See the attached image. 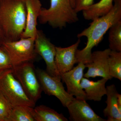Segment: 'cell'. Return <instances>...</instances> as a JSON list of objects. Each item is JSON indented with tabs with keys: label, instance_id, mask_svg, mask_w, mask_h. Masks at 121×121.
Wrapping results in <instances>:
<instances>
[{
	"label": "cell",
	"instance_id": "1",
	"mask_svg": "<svg viewBox=\"0 0 121 121\" xmlns=\"http://www.w3.org/2000/svg\"><path fill=\"white\" fill-rule=\"evenodd\" d=\"M112 8L107 14L95 19L87 28L78 34L80 38L85 36L87 42L85 47L78 50L76 53L77 63L89 62L92 55V49L97 46L103 39L105 34L114 24L121 20V0H113Z\"/></svg>",
	"mask_w": 121,
	"mask_h": 121
},
{
	"label": "cell",
	"instance_id": "2",
	"mask_svg": "<svg viewBox=\"0 0 121 121\" xmlns=\"http://www.w3.org/2000/svg\"><path fill=\"white\" fill-rule=\"evenodd\" d=\"M26 21L24 0L0 1V27L5 41H15L21 38Z\"/></svg>",
	"mask_w": 121,
	"mask_h": 121
},
{
	"label": "cell",
	"instance_id": "3",
	"mask_svg": "<svg viewBox=\"0 0 121 121\" xmlns=\"http://www.w3.org/2000/svg\"><path fill=\"white\" fill-rule=\"evenodd\" d=\"M77 13L70 0H50V8H42L39 19L40 24L48 23L53 28L61 29L67 24L78 22Z\"/></svg>",
	"mask_w": 121,
	"mask_h": 121
},
{
	"label": "cell",
	"instance_id": "4",
	"mask_svg": "<svg viewBox=\"0 0 121 121\" xmlns=\"http://www.w3.org/2000/svg\"><path fill=\"white\" fill-rule=\"evenodd\" d=\"M0 93L12 106L35 107L36 103L28 97L22 85L15 77L12 68L0 75Z\"/></svg>",
	"mask_w": 121,
	"mask_h": 121
},
{
	"label": "cell",
	"instance_id": "5",
	"mask_svg": "<svg viewBox=\"0 0 121 121\" xmlns=\"http://www.w3.org/2000/svg\"><path fill=\"white\" fill-rule=\"evenodd\" d=\"M12 70L28 97L36 103L41 98L43 90L33 62H26L13 67Z\"/></svg>",
	"mask_w": 121,
	"mask_h": 121
},
{
	"label": "cell",
	"instance_id": "6",
	"mask_svg": "<svg viewBox=\"0 0 121 121\" xmlns=\"http://www.w3.org/2000/svg\"><path fill=\"white\" fill-rule=\"evenodd\" d=\"M35 38L21 37L15 41H5L2 44L8 54L13 67L24 63L33 62L37 57Z\"/></svg>",
	"mask_w": 121,
	"mask_h": 121
},
{
	"label": "cell",
	"instance_id": "7",
	"mask_svg": "<svg viewBox=\"0 0 121 121\" xmlns=\"http://www.w3.org/2000/svg\"><path fill=\"white\" fill-rule=\"evenodd\" d=\"M36 72L43 91L48 95L56 97L64 107H67L75 98L65 90L61 77L52 76L39 68L36 69Z\"/></svg>",
	"mask_w": 121,
	"mask_h": 121
},
{
	"label": "cell",
	"instance_id": "8",
	"mask_svg": "<svg viewBox=\"0 0 121 121\" xmlns=\"http://www.w3.org/2000/svg\"><path fill=\"white\" fill-rule=\"evenodd\" d=\"M35 47L36 52L45 61L46 71L48 73L52 76L60 77L55 64L56 47L47 38L41 30L37 29L35 38Z\"/></svg>",
	"mask_w": 121,
	"mask_h": 121
},
{
	"label": "cell",
	"instance_id": "9",
	"mask_svg": "<svg viewBox=\"0 0 121 121\" xmlns=\"http://www.w3.org/2000/svg\"><path fill=\"white\" fill-rule=\"evenodd\" d=\"M111 50L107 48L103 51H98L92 52L90 60L85 64L88 68L84 78H89L100 77L111 80L109 71V58Z\"/></svg>",
	"mask_w": 121,
	"mask_h": 121
},
{
	"label": "cell",
	"instance_id": "10",
	"mask_svg": "<svg viewBox=\"0 0 121 121\" xmlns=\"http://www.w3.org/2000/svg\"><path fill=\"white\" fill-rule=\"evenodd\" d=\"M86 68L85 64L82 62L70 70L60 74L61 80L66 85L67 93L75 98L86 101V95L81 87V80L83 77V72Z\"/></svg>",
	"mask_w": 121,
	"mask_h": 121
},
{
	"label": "cell",
	"instance_id": "11",
	"mask_svg": "<svg viewBox=\"0 0 121 121\" xmlns=\"http://www.w3.org/2000/svg\"><path fill=\"white\" fill-rule=\"evenodd\" d=\"M86 101L75 98L67 106L70 121H107L95 113Z\"/></svg>",
	"mask_w": 121,
	"mask_h": 121
},
{
	"label": "cell",
	"instance_id": "12",
	"mask_svg": "<svg viewBox=\"0 0 121 121\" xmlns=\"http://www.w3.org/2000/svg\"><path fill=\"white\" fill-rule=\"evenodd\" d=\"M80 42L79 39L75 43L68 47H56L55 64L60 74L70 70L77 63L76 53Z\"/></svg>",
	"mask_w": 121,
	"mask_h": 121
},
{
	"label": "cell",
	"instance_id": "13",
	"mask_svg": "<svg viewBox=\"0 0 121 121\" xmlns=\"http://www.w3.org/2000/svg\"><path fill=\"white\" fill-rule=\"evenodd\" d=\"M26 11V26L22 34L23 38H35L37 29V21L42 8L40 0H24Z\"/></svg>",
	"mask_w": 121,
	"mask_h": 121
},
{
	"label": "cell",
	"instance_id": "14",
	"mask_svg": "<svg viewBox=\"0 0 121 121\" xmlns=\"http://www.w3.org/2000/svg\"><path fill=\"white\" fill-rule=\"evenodd\" d=\"M108 80L106 78H102L94 82L83 77L80 84L86 93L87 100L101 101L103 97L106 94L105 84Z\"/></svg>",
	"mask_w": 121,
	"mask_h": 121
},
{
	"label": "cell",
	"instance_id": "15",
	"mask_svg": "<svg viewBox=\"0 0 121 121\" xmlns=\"http://www.w3.org/2000/svg\"><path fill=\"white\" fill-rule=\"evenodd\" d=\"M107 106L103 110L104 116L107 117V121H121V112L119 111L118 104V94L114 84L106 87Z\"/></svg>",
	"mask_w": 121,
	"mask_h": 121
},
{
	"label": "cell",
	"instance_id": "16",
	"mask_svg": "<svg viewBox=\"0 0 121 121\" xmlns=\"http://www.w3.org/2000/svg\"><path fill=\"white\" fill-rule=\"evenodd\" d=\"M113 0H100L82 11L83 17L87 20H92L107 14L112 8Z\"/></svg>",
	"mask_w": 121,
	"mask_h": 121
},
{
	"label": "cell",
	"instance_id": "17",
	"mask_svg": "<svg viewBox=\"0 0 121 121\" xmlns=\"http://www.w3.org/2000/svg\"><path fill=\"white\" fill-rule=\"evenodd\" d=\"M32 114L36 121H68L62 114L59 113L53 109L44 105L33 108Z\"/></svg>",
	"mask_w": 121,
	"mask_h": 121
},
{
	"label": "cell",
	"instance_id": "18",
	"mask_svg": "<svg viewBox=\"0 0 121 121\" xmlns=\"http://www.w3.org/2000/svg\"><path fill=\"white\" fill-rule=\"evenodd\" d=\"M33 109L27 106L14 107L7 121H35L32 114Z\"/></svg>",
	"mask_w": 121,
	"mask_h": 121
},
{
	"label": "cell",
	"instance_id": "19",
	"mask_svg": "<svg viewBox=\"0 0 121 121\" xmlns=\"http://www.w3.org/2000/svg\"><path fill=\"white\" fill-rule=\"evenodd\" d=\"M109 29V48L111 51L121 52V20L114 24Z\"/></svg>",
	"mask_w": 121,
	"mask_h": 121
},
{
	"label": "cell",
	"instance_id": "20",
	"mask_svg": "<svg viewBox=\"0 0 121 121\" xmlns=\"http://www.w3.org/2000/svg\"><path fill=\"white\" fill-rule=\"evenodd\" d=\"M109 66L111 76L121 80V52L111 51Z\"/></svg>",
	"mask_w": 121,
	"mask_h": 121
},
{
	"label": "cell",
	"instance_id": "21",
	"mask_svg": "<svg viewBox=\"0 0 121 121\" xmlns=\"http://www.w3.org/2000/svg\"><path fill=\"white\" fill-rule=\"evenodd\" d=\"M13 107L0 93V121H7Z\"/></svg>",
	"mask_w": 121,
	"mask_h": 121
},
{
	"label": "cell",
	"instance_id": "22",
	"mask_svg": "<svg viewBox=\"0 0 121 121\" xmlns=\"http://www.w3.org/2000/svg\"><path fill=\"white\" fill-rule=\"evenodd\" d=\"M13 66L7 51L2 45L0 46V75L12 69Z\"/></svg>",
	"mask_w": 121,
	"mask_h": 121
},
{
	"label": "cell",
	"instance_id": "23",
	"mask_svg": "<svg viewBox=\"0 0 121 121\" xmlns=\"http://www.w3.org/2000/svg\"><path fill=\"white\" fill-rule=\"evenodd\" d=\"M94 0H75L74 9L78 13L88 9L94 4Z\"/></svg>",
	"mask_w": 121,
	"mask_h": 121
},
{
	"label": "cell",
	"instance_id": "24",
	"mask_svg": "<svg viewBox=\"0 0 121 121\" xmlns=\"http://www.w3.org/2000/svg\"><path fill=\"white\" fill-rule=\"evenodd\" d=\"M5 41V39L2 30L0 27V46L2 45Z\"/></svg>",
	"mask_w": 121,
	"mask_h": 121
},
{
	"label": "cell",
	"instance_id": "25",
	"mask_svg": "<svg viewBox=\"0 0 121 121\" xmlns=\"http://www.w3.org/2000/svg\"><path fill=\"white\" fill-rule=\"evenodd\" d=\"M70 1L72 7H73L74 9L75 6V0H70Z\"/></svg>",
	"mask_w": 121,
	"mask_h": 121
},
{
	"label": "cell",
	"instance_id": "26",
	"mask_svg": "<svg viewBox=\"0 0 121 121\" xmlns=\"http://www.w3.org/2000/svg\"></svg>",
	"mask_w": 121,
	"mask_h": 121
},
{
	"label": "cell",
	"instance_id": "27",
	"mask_svg": "<svg viewBox=\"0 0 121 121\" xmlns=\"http://www.w3.org/2000/svg\"></svg>",
	"mask_w": 121,
	"mask_h": 121
}]
</instances>
